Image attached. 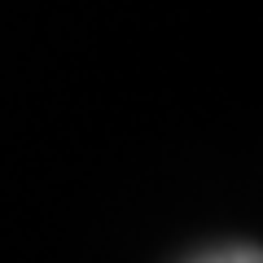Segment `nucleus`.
<instances>
[{"mask_svg":"<svg viewBox=\"0 0 263 263\" xmlns=\"http://www.w3.org/2000/svg\"><path fill=\"white\" fill-rule=\"evenodd\" d=\"M193 263H263V254L254 246H228V250H211V254H202Z\"/></svg>","mask_w":263,"mask_h":263,"instance_id":"1","label":"nucleus"}]
</instances>
